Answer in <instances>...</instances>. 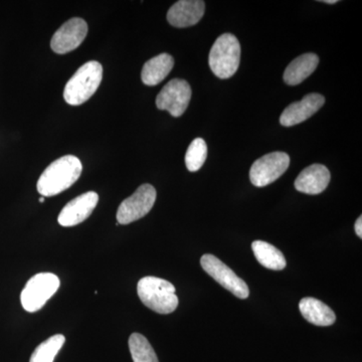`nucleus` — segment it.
<instances>
[{
    "label": "nucleus",
    "mask_w": 362,
    "mask_h": 362,
    "mask_svg": "<svg viewBox=\"0 0 362 362\" xmlns=\"http://www.w3.org/2000/svg\"><path fill=\"white\" fill-rule=\"evenodd\" d=\"M80 159L73 156L61 157L49 164L37 181V192L42 197H54L70 188L82 175Z\"/></svg>",
    "instance_id": "1"
},
{
    "label": "nucleus",
    "mask_w": 362,
    "mask_h": 362,
    "mask_svg": "<svg viewBox=\"0 0 362 362\" xmlns=\"http://www.w3.org/2000/svg\"><path fill=\"white\" fill-rule=\"evenodd\" d=\"M137 293L145 306L159 314H170L178 306V298L175 295V287L164 279L151 277L142 278L138 282Z\"/></svg>",
    "instance_id": "2"
},
{
    "label": "nucleus",
    "mask_w": 362,
    "mask_h": 362,
    "mask_svg": "<svg viewBox=\"0 0 362 362\" xmlns=\"http://www.w3.org/2000/svg\"><path fill=\"white\" fill-rule=\"evenodd\" d=\"M103 78V66L99 62L90 61L81 66L66 83L64 98L71 106L87 102L96 93Z\"/></svg>",
    "instance_id": "3"
},
{
    "label": "nucleus",
    "mask_w": 362,
    "mask_h": 362,
    "mask_svg": "<svg viewBox=\"0 0 362 362\" xmlns=\"http://www.w3.org/2000/svg\"><path fill=\"white\" fill-rule=\"evenodd\" d=\"M240 45L230 33L216 39L209 52V64L216 77L228 78L235 75L240 66Z\"/></svg>",
    "instance_id": "4"
},
{
    "label": "nucleus",
    "mask_w": 362,
    "mask_h": 362,
    "mask_svg": "<svg viewBox=\"0 0 362 362\" xmlns=\"http://www.w3.org/2000/svg\"><path fill=\"white\" fill-rule=\"evenodd\" d=\"M59 285L61 281L54 274L40 273L33 276L21 292V302L23 309L30 313L40 310L56 294Z\"/></svg>",
    "instance_id": "5"
},
{
    "label": "nucleus",
    "mask_w": 362,
    "mask_h": 362,
    "mask_svg": "<svg viewBox=\"0 0 362 362\" xmlns=\"http://www.w3.org/2000/svg\"><path fill=\"white\" fill-rule=\"evenodd\" d=\"M156 201V189L151 185H143L120 204L117 211V223L129 225L144 218Z\"/></svg>",
    "instance_id": "6"
},
{
    "label": "nucleus",
    "mask_w": 362,
    "mask_h": 362,
    "mask_svg": "<svg viewBox=\"0 0 362 362\" xmlns=\"http://www.w3.org/2000/svg\"><path fill=\"white\" fill-rule=\"evenodd\" d=\"M290 165V157L285 152H272L254 162L250 180L255 187H264L281 177Z\"/></svg>",
    "instance_id": "7"
},
{
    "label": "nucleus",
    "mask_w": 362,
    "mask_h": 362,
    "mask_svg": "<svg viewBox=\"0 0 362 362\" xmlns=\"http://www.w3.org/2000/svg\"><path fill=\"white\" fill-rule=\"evenodd\" d=\"M202 269L214 278L218 284L225 289L233 293L240 299H247L249 297V287L243 279L238 277L232 269L228 268L220 259L214 255H204L201 259Z\"/></svg>",
    "instance_id": "8"
},
{
    "label": "nucleus",
    "mask_w": 362,
    "mask_h": 362,
    "mask_svg": "<svg viewBox=\"0 0 362 362\" xmlns=\"http://www.w3.org/2000/svg\"><path fill=\"white\" fill-rule=\"evenodd\" d=\"M192 99V88L185 80L173 78L164 86L156 98L159 110L169 112L171 116L180 117L187 111Z\"/></svg>",
    "instance_id": "9"
},
{
    "label": "nucleus",
    "mask_w": 362,
    "mask_h": 362,
    "mask_svg": "<svg viewBox=\"0 0 362 362\" xmlns=\"http://www.w3.org/2000/svg\"><path fill=\"white\" fill-rule=\"evenodd\" d=\"M88 33L87 23L82 18H71L57 30L51 40L56 54H65L80 47Z\"/></svg>",
    "instance_id": "10"
},
{
    "label": "nucleus",
    "mask_w": 362,
    "mask_h": 362,
    "mask_svg": "<svg viewBox=\"0 0 362 362\" xmlns=\"http://www.w3.org/2000/svg\"><path fill=\"white\" fill-rule=\"evenodd\" d=\"M99 202L97 192H89L78 195L66 204L59 214L58 221L62 226H74L83 223L92 214Z\"/></svg>",
    "instance_id": "11"
},
{
    "label": "nucleus",
    "mask_w": 362,
    "mask_h": 362,
    "mask_svg": "<svg viewBox=\"0 0 362 362\" xmlns=\"http://www.w3.org/2000/svg\"><path fill=\"white\" fill-rule=\"evenodd\" d=\"M324 103L325 98L322 95L317 93L306 95L301 101L295 102L285 109L280 117L281 125L291 127L304 122L318 112Z\"/></svg>",
    "instance_id": "12"
},
{
    "label": "nucleus",
    "mask_w": 362,
    "mask_h": 362,
    "mask_svg": "<svg viewBox=\"0 0 362 362\" xmlns=\"http://www.w3.org/2000/svg\"><path fill=\"white\" fill-rule=\"evenodd\" d=\"M204 11L206 4L202 0H180L169 9L168 21L175 28H188L199 23Z\"/></svg>",
    "instance_id": "13"
},
{
    "label": "nucleus",
    "mask_w": 362,
    "mask_h": 362,
    "mask_svg": "<svg viewBox=\"0 0 362 362\" xmlns=\"http://www.w3.org/2000/svg\"><path fill=\"white\" fill-rule=\"evenodd\" d=\"M330 171L322 164H312L298 175L295 188L306 194H319L327 188L330 182Z\"/></svg>",
    "instance_id": "14"
},
{
    "label": "nucleus",
    "mask_w": 362,
    "mask_h": 362,
    "mask_svg": "<svg viewBox=\"0 0 362 362\" xmlns=\"http://www.w3.org/2000/svg\"><path fill=\"white\" fill-rule=\"evenodd\" d=\"M299 308L304 318L316 326H330L337 320L334 311L315 298H304L300 301Z\"/></svg>",
    "instance_id": "15"
},
{
    "label": "nucleus",
    "mask_w": 362,
    "mask_h": 362,
    "mask_svg": "<svg viewBox=\"0 0 362 362\" xmlns=\"http://www.w3.org/2000/svg\"><path fill=\"white\" fill-rule=\"evenodd\" d=\"M319 64L318 56L312 52L302 54L289 64L284 71V81L289 86L301 84L316 70Z\"/></svg>",
    "instance_id": "16"
},
{
    "label": "nucleus",
    "mask_w": 362,
    "mask_h": 362,
    "mask_svg": "<svg viewBox=\"0 0 362 362\" xmlns=\"http://www.w3.org/2000/svg\"><path fill=\"white\" fill-rule=\"evenodd\" d=\"M175 66V59L170 54H160L150 59L143 66L142 82L147 86H156L161 83Z\"/></svg>",
    "instance_id": "17"
},
{
    "label": "nucleus",
    "mask_w": 362,
    "mask_h": 362,
    "mask_svg": "<svg viewBox=\"0 0 362 362\" xmlns=\"http://www.w3.org/2000/svg\"><path fill=\"white\" fill-rule=\"evenodd\" d=\"M252 249L259 263L267 269L281 271L287 265L283 252L269 243L255 240L252 244Z\"/></svg>",
    "instance_id": "18"
},
{
    "label": "nucleus",
    "mask_w": 362,
    "mask_h": 362,
    "mask_svg": "<svg viewBox=\"0 0 362 362\" xmlns=\"http://www.w3.org/2000/svg\"><path fill=\"white\" fill-rule=\"evenodd\" d=\"M131 356L134 362H159L153 347L146 337L133 333L129 338Z\"/></svg>",
    "instance_id": "19"
},
{
    "label": "nucleus",
    "mask_w": 362,
    "mask_h": 362,
    "mask_svg": "<svg viewBox=\"0 0 362 362\" xmlns=\"http://www.w3.org/2000/svg\"><path fill=\"white\" fill-rule=\"evenodd\" d=\"M65 342L66 338L64 335H54L45 341L40 343L33 351L30 362H54Z\"/></svg>",
    "instance_id": "20"
},
{
    "label": "nucleus",
    "mask_w": 362,
    "mask_h": 362,
    "mask_svg": "<svg viewBox=\"0 0 362 362\" xmlns=\"http://www.w3.org/2000/svg\"><path fill=\"white\" fill-rule=\"evenodd\" d=\"M207 146L206 143L202 138H197L192 144L188 146L185 154V164L190 173L199 171L206 160Z\"/></svg>",
    "instance_id": "21"
},
{
    "label": "nucleus",
    "mask_w": 362,
    "mask_h": 362,
    "mask_svg": "<svg viewBox=\"0 0 362 362\" xmlns=\"http://www.w3.org/2000/svg\"><path fill=\"white\" fill-rule=\"evenodd\" d=\"M356 233L359 238H362V216L357 218L356 223Z\"/></svg>",
    "instance_id": "22"
},
{
    "label": "nucleus",
    "mask_w": 362,
    "mask_h": 362,
    "mask_svg": "<svg viewBox=\"0 0 362 362\" xmlns=\"http://www.w3.org/2000/svg\"><path fill=\"white\" fill-rule=\"evenodd\" d=\"M322 2L327 4H337V0H324Z\"/></svg>",
    "instance_id": "23"
},
{
    "label": "nucleus",
    "mask_w": 362,
    "mask_h": 362,
    "mask_svg": "<svg viewBox=\"0 0 362 362\" xmlns=\"http://www.w3.org/2000/svg\"><path fill=\"white\" fill-rule=\"evenodd\" d=\"M45 199L44 197H40V202H45Z\"/></svg>",
    "instance_id": "24"
}]
</instances>
